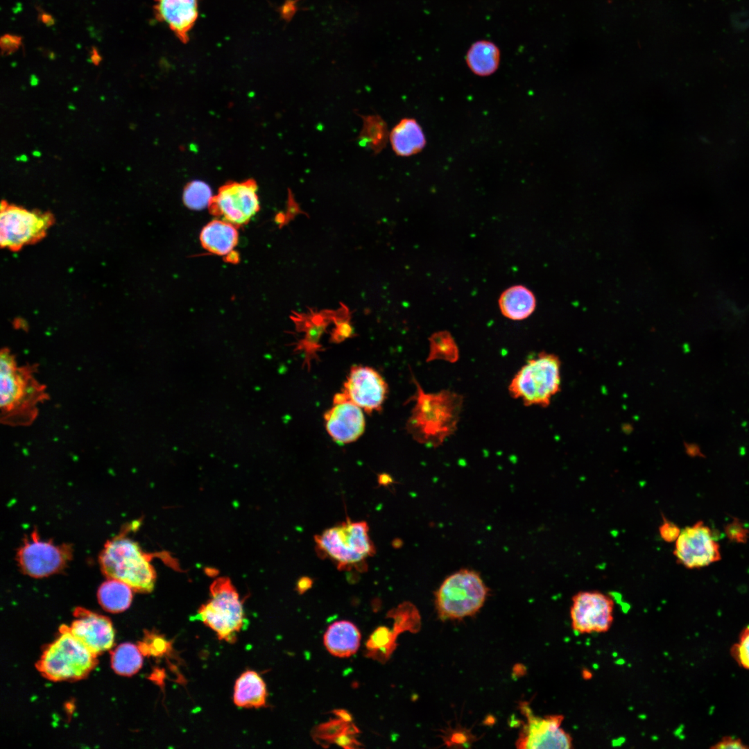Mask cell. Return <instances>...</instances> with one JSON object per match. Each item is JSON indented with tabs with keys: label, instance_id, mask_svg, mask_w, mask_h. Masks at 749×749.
Returning a JSON list of instances; mask_svg holds the SVG:
<instances>
[{
	"label": "cell",
	"instance_id": "obj_1",
	"mask_svg": "<svg viewBox=\"0 0 749 749\" xmlns=\"http://www.w3.org/2000/svg\"><path fill=\"white\" fill-rule=\"evenodd\" d=\"M35 367L19 365L8 348L0 354L1 422L12 427L31 424L39 406L49 397L44 385L35 376Z\"/></svg>",
	"mask_w": 749,
	"mask_h": 749
},
{
	"label": "cell",
	"instance_id": "obj_2",
	"mask_svg": "<svg viewBox=\"0 0 749 749\" xmlns=\"http://www.w3.org/2000/svg\"><path fill=\"white\" fill-rule=\"evenodd\" d=\"M415 385V401L406 427L418 443L437 447L453 435L458 428L463 406V397L450 390L427 393L413 377Z\"/></svg>",
	"mask_w": 749,
	"mask_h": 749
},
{
	"label": "cell",
	"instance_id": "obj_3",
	"mask_svg": "<svg viewBox=\"0 0 749 749\" xmlns=\"http://www.w3.org/2000/svg\"><path fill=\"white\" fill-rule=\"evenodd\" d=\"M121 532L107 541L99 556L102 572L107 578L124 582L134 591L148 593L155 587L156 572L151 564L153 555Z\"/></svg>",
	"mask_w": 749,
	"mask_h": 749
},
{
	"label": "cell",
	"instance_id": "obj_4",
	"mask_svg": "<svg viewBox=\"0 0 749 749\" xmlns=\"http://www.w3.org/2000/svg\"><path fill=\"white\" fill-rule=\"evenodd\" d=\"M365 522L347 519L315 537L317 552L332 560L339 570L359 569L375 553Z\"/></svg>",
	"mask_w": 749,
	"mask_h": 749
},
{
	"label": "cell",
	"instance_id": "obj_5",
	"mask_svg": "<svg viewBox=\"0 0 749 749\" xmlns=\"http://www.w3.org/2000/svg\"><path fill=\"white\" fill-rule=\"evenodd\" d=\"M561 362L554 354L542 352L528 359L512 378L508 391L526 406H548L560 391Z\"/></svg>",
	"mask_w": 749,
	"mask_h": 749
},
{
	"label": "cell",
	"instance_id": "obj_6",
	"mask_svg": "<svg viewBox=\"0 0 749 749\" xmlns=\"http://www.w3.org/2000/svg\"><path fill=\"white\" fill-rule=\"evenodd\" d=\"M210 598L193 617L216 632L220 640L233 644L247 626L243 603L227 577L215 579L209 587Z\"/></svg>",
	"mask_w": 749,
	"mask_h": 749
},
{
	"label": "cell",
	"instance_id": "obj_7",
	"mask_svg": "<svg viewBox=\"0 0 749 749\" xmlns=\"http://www.w3.org/2000/svg\"><path fill=\"white\" fill-rule=\"evenodd\" d=\"M488 589L475 571L463 569L447 576L435 594V604L442 620L462 619L475 614L483 605Z\"/></svg>",
	"mask_w": 749,
	"mask_h": 749
},
{
	"label": "cell",
	"instance_id": "obj_8",
	"mask_svg": "<svg viewBox=\"0 0 749 749\" xmlns=\"http://www.w3.org/2000/svg\"><path fill=\"white\" fill-rule=\"evenodd\" d=\"M96 664V655L70 632L67 626H62L60 636L44 651L37 668L46 678L60 681L81 679Z\"/></svg>",
	"mask_w": 749,
	"mask_h": 749
},
{
	"label": "cell",
	"instance_id": "obj_9",
	"mask_svg": "<svg viewBox=\"0 0 749 749\" xmlns=\"http://www.w3.org/2000/svg\"><path fill=\"white\" fill-rule=\"evenodd\" d=\"M55 222L49 212L28 210L2 200L0 243L2 248L18 251L44 239Z\"/></svg>",
	"mask_w": 749,
	"mask_h": 749
},
{
	"label": "cell",
	"instance_id": "obj_10",
	"mask_svg": "<svg viewBox=\"0 0 749 749\" xmlns=\"http://www.w3.org/2000/svg\"><path fill=\"white\" fill-rule=\"evenodd\" d=\"M72 548L67 544H55L42 540L33 532L17 552L21 571L33 578H43L62 571L71 559Z\"/></svg>",
	"mask_w": 749,
	"mask_h": 749
},
{
	"label": "cell",
	"instance_id": "obj_11",
	"mask_svg": "<svg viewBox=\"0 0 749 749\" xmlns=\"http://www.w3.org/2000/svg\"><path fill=\"white\" fill-rule=\"evenodd\" d=\"M257 191L253 180L226 184L212 197L210 212L234 226L244 225L259 209Z\"/></svg>",
	"mask_w": 749,
	"mask_h": 749
},
{
	"label": "cell",
	"instance_id": "obj_12",
	"mask_svg": "<svg viewBox=\"0 0 749 749\" xmlns=\"http://www.w3.org/2000/svg\"><path fill=\"white\" fill-rule=\"evenodd\" d=\"M673 555L677 562L687 569L704 567L721 558L718 543L702 521L681 530L675 541Z\"/></svg>",
	"mask_w": 749,
	"mask_h": 749
},
{
	"label": "cell",
	"instance_id": "obj_13",
	"mask_svg": "<svg viewBox=\"0 0 749 749\" xmlns=\"http://www.w3.org/2000/svg\"><path fill=\"white\" fill-rule=\"evenodd\" d=\"M614 606L612 599L599 591L576 593L570 608L573 630L578 634L608 631L613 622Z\"/></svg>",
	"mask_w": 749,
	"mask_h": 749
},
{
	"label": "cell",
	"instance_id": "obj_14",
	"mask_svg": "<svg viewBox=\"0 0 749 749\" xmlns=\"http://www.w3.org/2000/svg\"><path fill=\"white\" fill-rule=\"evenodd\" d=\"M387 393V384L378 372L368 366L354 365L333 400L350 401L371 413L381 409Z\"/></svg>",
	"mask_w": 749,
	"mask_h": 749
},
{
	"label": "cell",
	"instance_id": "obj_15",
	"mask_svg": "<svg viewBox=\"0 0 749 749\" xmlns=\"http://www.w3.org/2000/svg\"><path fill=\"white\" fill-rule=\"evenodd\" d=\"M521 707L527 720L516 741L517 748H572V738L561 728L563 716H537L533 714L527 704L522 703Z\"/></svg>",
	"mask_w": 749,
	"mask_h": 749
},
{
	"label": "cell",
	"instance_id": "obj_16",
	"mask_svg": "<svg viewBox=\"0 0 749 749\" xmlns=\"http://www.w3.org/2000/svg\"><path fill=\"white\" fill-rule=\"evenodd\" d=\"M334 310H315L309 309L306 313L293 311L291 318L298 332L303 334L301 338L295 343L294 350L304 355L303 365L308 369L313 360H316L318 353L323 348L320 340L327 332V327L332 322Z\"/></svg>",
	"mask_w": 749,
	"mask_h": 749
},
{
	"label": "cell",
	"instance_id": "obj_17",
	"mask_svg": "<svg viewBox=\"0 0 749 749\" xmlns=\"http://www.w3.org/2000/svg\"><path fill=\"white\" fill-rule=\"evenodd\" d=\"M74 616L68 629L94 655L112 648L114 632L108 618L80 608L75 610Z\"/></svg>",
	"mask_w": 749,
	"mask_h": 749
},
{
	"label": "cell",
	"instance_id": "obj_18",
	"mask_svg": "<svg viewBox=\"0 0 749 749\" xmlns=\"http://www.w3.org/2000/svg\"><path fill=\"white\" fill-rule=\"evenodd\" d=\"M328 434L338 444L357 440L365 429L361 408L348 400H333V406L324 415Z\"/></svg>",
	"mask_w": 749,
	"mask_h": 749
},
{
	"label": "cell",
	"instance_id": "obj_19",
	"mask_svg": "<svg viewBox=\"0 0 749 749\" xmlns=\"http://www.w3.org/2000/svg\"><path fill=\"white\" fill-rule=\"evenodd\" d=\"M156 19L166 22L176 37L187 43L198 16V0H154Z\"/></svg>",
	"mask_w": 749,
	"mask_h": 749
},
{
	"label": "cell",
	"instance_id": "obj_20",
	"mask_svg": "<svg viewBox=\"0 0 749 749\" xmlns=\"http://www.w3.org/2000/svg\"><path fill=\"white\" fill-rule=\"evenodd\" d=\"M389 141L395 154L411 157L422 152L427 145L424 132L414 118L402 119L390 130Z\"/></svg>",
	"mask_w": 749,
	"mask_h": 749
},
{
	"label": "cell",
	"instance_id": "obj_21",
	"mask_svg": "<svg viewBox=\"0 0 749 749\" xmlns=\"http://www.w3.org/2000/svg\"><path fill=\"white\" fill-rule=\"evenodd\" d=\"M501 314L508 319L520 321L526 319L536 308V298L531 290L517 284L504 290L498 300Z\"/></svg>",
	"mask_w": 749,
	"mask_h": 749
},
{
	"label": "cell",
	"instance_id": "obj_22",
	"mask_svg": "<svg viewBox=\"0 0 749 749\" xmlns=\"http://www.w3.org/2000/svg\"><path fill=\"white\" fill-rule=\"evenodd\" d=\"M235 226L223 220H214L202 230L200 240L203 248L210 252L230 257L238 243Z\"/></svg>",
	"mask_w": 749,
	"mask_h": 749
},
{
	"label": "cell",
	"instance_id": "obj_23",
	"mask_svg": "<svg viewBox=\"0 0 749 749\" xmlns=\"http://www.w3.org/2000/svg\"><path fill=\"white\" fill-rule=\"evenodd\" d=\"M361 634L357 627L347 621L331 624L324 635V644L334 656L347 657L354 654L360 645Z\"/></svg>",
	"mask_w": 749,
	"mask_h": 749
},
{
	"label": "cell",
	"instance_id": "obj_24",
	"mask_svg": "<svg viewBox=\"0 0 749 749\" xmlns=\"http://www.w3.org/2000/svg\"><path fill=\"white\" fill-rule=\"evenodd\" d=\"M266 686L261 677L254 671H246L236 680L233 701L239 707L261 708L266 706Z\"/></svg>",
	"mask_w": 749,
	"mask_h": 749
},
{
	"label": "cell",
	"instance_id": "obj_25",
	"mask_svg": "<svg viewBox=\"0 0 749 749\" xmlns=\"http://www.w3.org/2000/svg\"><path fill=\"white\" fill-rule=\"evenodd\" d=\"M500 58V51L495 44L488 40H479L469 48L465 62L474 75L487 77L497 71Z\"/></svg>",
	"mask_w": 749,
	"mask_h": 749
},
{
	"label": "cell",
	"instance_id": "obj_26",
	"mask_svg": "<svg viewBox=\"0 0 749 749\" xmlns=\"http://www.w3.org/2000/svg\"><path fill=\"white\" fill-rule=\"evenodd\" d=\"M132 591L124 582L107 578L100 585L97 596L103 609L110 612H120L129 608L132 600Z\"/></svg>",
	"mask_w": 749,
	"mask_h": 749
},
{
	"label": "cell",
	"instance_id": "obj_27",
	"mask_svg": "<svg viewBox=\"0 0 749 749\" xmlns=\"http://www.w3.org/2000/svg\"><path fill=\"white\" fill-rule=\"evenodd\" d=\"M142 664V653L135 644H121L112 653V667L119 675L130 676L141 669Z\"/></svg>",
	"mask_w": 749,
	"mask_h": 749
},
{
	"label": "cell",
	"instance_id": "obj_28",
	"mask_svg": "<svg viewBox=\"0 0 749 749\" xmlns=\"http://www.w3.org/2000/svg\"><path fill=\"white\" fill-rule=\"evenodd\" d=\"M429 352L427 361L440 360L455 363L459 358V349L451 334L446 330L434 332L429 338Z\"/></svg>",
	"mask_w": 749,
	"mask_h": 749
},
{
	"label": "cell",
	"instance_id": "obj_29",
	"mask_svg": "<svg viewBox=\"0 0 749 749\" xmlns=\"http://www.w3.org/2000/svg\"><path fill=\"white\" fill-rule=\"evenodd\" d=\"M396 636L394 630L391 631L386 626L377 628L367 642L368 655L381 661L388 660L394 650Z\"/></svg>",
	"mask_w": 749,
	"mask_h": 749
},
{
	"label": "cell",
	"instance_id": "obj_30",
	"mask_svg": "<svg viewBox=\"0 0 749 749\" xmlns=\"http://www.w3.org/2000/svg\"><path fill=\"white\" fill-rule=\"evenodd\" d=\"M387 130L384 121L377 116L365 118L361 137L369 147L378 152L385 145Z\"/></svg>",
	"mask_w": 749,
	"mask_h": 749
},
{
	"label": "cell",
	"instance_id": "obj_31",
	"mask_svg": "<svg viewBox=\"0 0 749 749\" xmlns=\"http://www.w3.org/2000/svg\"><path fill=\"white\" fill-rule=\"evenodd\" d=\"M351 318V312L345 304L341 303L340 307L334 310L332 322L334 326L330 334L332 343H338L355 336Z\"/></svg>",
	"mask_w": 749,
	"mask_h": 749
},
{
	"label": "cell",
	"instance_id": "obj_32",
	"mask_svg": "<svg viewBox=\"0 0 749 749\" xmlns=\"http://www.w3.org/2000/svg\"><path fill=\"white\" fill-rule=\"evenodd\" d=\"M212 196L209 186L202 181L189 182L183 191V201L189 209L199 210L209 206Z\"/></svg>",
	"mask_w": 749,
	"mask_h": 749
},
{
	"label": "cell",
	"instance_id": "obj_33",
	"mask_svg": "<svg viewBox=\"0 0 749 749\" xmlns=\"http://www.w3.org/2000/svg\"><path fill=\"white\" fill-rule=\"evenodd\" d=\"M352 725L338 718L315 728L312 732V737L318 743L327 746L328 744L334 743L335 740L341 734L349 730Z\"/></svg>",
	"mask_w": 749,
	"mask_h": 749
},
{
	"label": "cell",
	"instance_id": "obj_34",
	"mask_svg": "<svg viewBox=\"0 0 749 749\" xmlns=\"http://www.w3.org/2000/svg\"><path fill=\"white\" fill-rule=\"evenodd\" d=\"M142 654L162 656L171 649V644L166 638L153 633H146L145 641L138 646Z\"/></svg>",
	"mask_w": 749,
	"mask_h": 749
},
{
	"label": "cell",
	"instance_id": "obj_35",
	"mask_svg": "<svg viewBox=\"0 0 749 749\" xmlns=\"http://www.w3.org/2000/svg\"><path fill=\"white\" fill-rule=\"evenodd\" d=\"M732 652L739 664L749 669V626L741 632L739 642L733 646Z\"/></svg>",
	"mask_w": 749,
	"mask_h": 749
},
{
	"label": "cell",
	"instance_id": "obj_36",
	"mask_svg": "<svg viewBox=\"0 0 749 749\" xmlns=\"http://www.w3.org/2000/svg\"><path fill=\"white\" fill-rule=\"evenodd\" d=\"M681 530L673 522L663 517V522L659 527V533L661 538L666 542H675Z\"/></svg>",
	"mask_w": 749,
	"mask_h": 749
},
{
	"label": "cell",
	"instance_id": "obj_37",
	"mask_svg": "<svg viewBox=\"0 0 749 749\" xmlns=\"http://www.w3.org/2000/svg\"><path fill=\"white\" fill-rule=\"evenodd\" d=\"M726 534L732 541L745 542L748 538L749 530L744 528L742 523L734 521L728 525Z\"/></svg>",
	"mask_w": 749,
	"mask_h": 749
},
{
	"label": "cell",
	"instance_id": "obj_38",
	"mask_svg": "<svg viewBox=\"0 0 749 749\" xmlns=\"http://www.w3.org/2000/svg\"><path fill=\"white\" fill-rule=\"evenodd\" d=\"M300 0H286L284 3L279 8V12L282 17L287 21H289L296 12L299 10L297 3Z\"/></svg>",
	"mask_w": 749,
	"mask_h": 749
},
{
	"label": "cell",
	"instance_id": "obj_39",
	"mask_svg": "<svg viewBox=\"0 0 749 749\" xmlns=\"http://www.w3.org/2000/svg\"><path fill=\"white\" fill-rule=\"evenodd\" d=\"M712 748H748V746L743 744L739 739L733 737H725L721 741L712 747Z\"/></svg>",
	"mask_w": 749,
	"mask_h": 749
},
{
	"label": "cell",
	"instance_id": "obj_40",
	"mask_svg": "<svg viewBox=\"0 0 749 749\" xmlns=\"http://www.w3.org/2000/svg\"><path fill=\"white\" fill-rule=\"evenodd\" d=\"M20 44V39L17 37L6 35L1 38V46L6 53H12L15 51Z\"/></svg>",
	"mask_w": 749,
	"mask_h": 749
},
{
	"label": "cell",
	"instance_id": "obj_41",
	"mask_svg": "<svg viewBox=\"0 0 749 749\" xmlns=\"http://www.w3.org/2000/svg\"><path fill=\"white\" fill-rule=\"evenodd\" d=\"M299 214H304V215L308 216L307 213L303 212L300 208L298 204L296 203V202L293 199L292 196L290 195L289 200V205H288L287 214L286 215V218H287V222L289 220L293 219L295 217V215Z\"/></svg>",
	"mask_w": 749,
	"mask_h": 749
},
{
	"label": "cell",
	"instance_id": "obj_42",
	"mask_svg": "<svg viewBox=\"0 0 749 749\" xmlns=\"http://www.w3.org/2000/svg\"><path fill=\"white\" fill-rule=\"evenodd\" d=\"M311 586V580L309 578H301L298 583V590L300 594L304 593Z\"/></svg>",
	"mask_w": 749,
	"mask_h": 749
},
{
	"label": "cell",
	"instance_id": "obj_43",
	"mask_svg": "<svg viewBox=\"0 0 749 749\" xmlns=\"http://www.w3.org/2000/svg\"><path fill=\"white\" fill-rule=\"evenodd\" d=\"M334 712L336 716H338L339 718H341V719H342V720H343V721H346L347 723H351L352 722V716L350 714V713H348L347 711L343 710V709H338V710H335Z\"/></svg>",
	"mask_w": 749,
	"mask_h": 749
}]
</instances>
